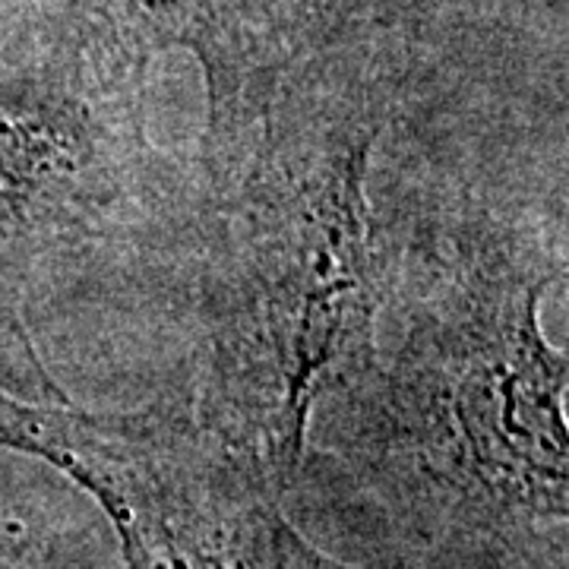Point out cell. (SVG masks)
Segmentation results:
<instances>
[{"label":"cell","instance_id":"obj_1","mask_svg":"<svg viewBox=\"0 0 569 569\" xmlns=\"http://www.w3.org/2000/svg\"><path fill=\"white\" fill-rule=\"evenodd\" d=\"M389 272L365 377L310 425L307 459L358 569H569L567 159L392 171ZM291 488V490H295Z\"/></svg>","mask_w":569,"mask_h":569},{"label":"cell","instance_id":"obj_2","mask_svg":"<svg viewBox=\"0 0 569 569\" xmlns=\"http://www.w3.org/2000/svg\"><path fill=\"white\" fill-rule=\"evenodd\" d=\"M418 29L348 0L346 22L282 82L241 159L200 178V387L224 447L291 493L313 415L365 377L389 272L380 149Z\"/></svg>","mask_w":569,"mask_h":569},{"label":"cell","instance_id":"obj_3","mask_svg":"<svg viewBox=\"0 0 569 569\" xmlns=\"http://www.w3.org/2000/svg\"><path fill=\"white\" fill-rule=\"evenodd\" d=\"M149 67L58 13L0 51V365L7 392L67 399L32 348L36 305L190 244V183L146 127Z\"/></svg>","mask_w":569,"mask_h":569},{"label":"cell","instance_id":"obj_4","mask_svg":"<svg viewBox=\"0 0 569 569\" xmlns=\"http://www.w3.org/2000/svg\"><path fill=\"white\" fill-rule=\"evenodd\" d=\"M0 449L89 493L127 569H358L317 545L284 490L187 402L89 411L0 389Z\"/></svg>","mask_w":569,"mask_h":569},{"label":"cell","instance_id":"obj_5","mask_svg":"<svg viewBox=\"0 0 569 569\" xmlns=\"http://www.w3.org/2000/svg\"><path fill=\"white\" fill-rule=\"evenodd\" d=\"M92 39L149 63L187 51L206 82L200 178L241 159L295 67L336 36L348 0H67Z\"/></svg>","mask_w":569,"mask_h":569},{"label":"cell","instance_id":"obj_6","mask_svg":"<svg viewBox=\"0 0 569 569\" xmlns=\"http://www.w3.org/2000/svg\"><path fill=\"white\" fill-rule=\"evenodd\" d=\"M358 7L437 22H497V26H535L538 17L567 20L563 0H351Z\"/></svg>","mask_w":569,"mask_h":569},{"label":"cell","instance_id":"obj_7","mask_svg":"<svg viewBox=\"0 0 569 569\" xmlns=\"http://www.w3.org/2000/svg\"><path fill=\"white\" fill-rule=\"evenodd\" d=\"M70 531L32 529L0 500V569H48Z\"/></svg>","mask_w":569,"mask_h":569},{"label":"cell","instance_id":"obj_8","mask_svg":"<svg viewBox=\"0 0 569 569\" xmlns=\"http://www.w3.org/2000/svg\"><path fill=\"white\" fill-rule=\"evenodd\" d=\"M48 569H111V560H108L104 553L99 557L82 538H77V535L70 531V538L63 541V548L58 550L54 563Z\"/></svg>","mask_w":569,"mask_h":569}]
</instances>
